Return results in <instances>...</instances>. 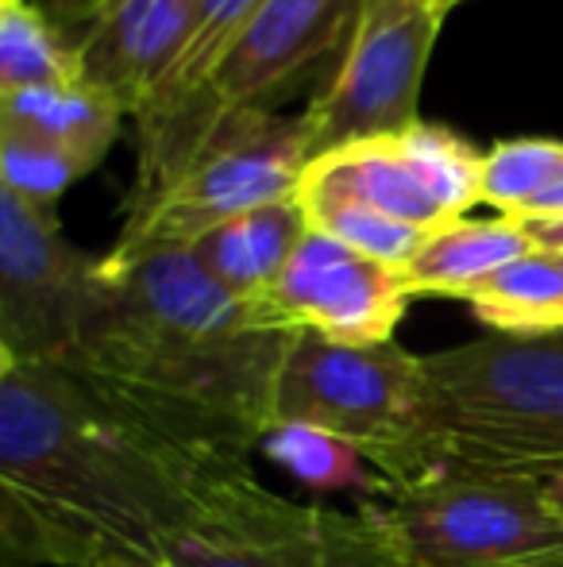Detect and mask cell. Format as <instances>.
Here are the masks:
<instances>
[{
  "instance_id": "1",
  "label": "cell",
  "mask_w": 563,
  "mask_h": 567,
  "mask_svg": "<svg viewBox=\"0 0 563 567\" xmlns=\"http://www.w3.org/2000/svg\"><path fill=\"white\" fill-rule=\"evenodd\" d=\"M293 337L220 286L194 247H143L101 255L82 348L51 367L217 486L263 449Z\"/></svg>"
},
{
  "instance_id": "2",
  "label": "cell",
  "mask_w": 563,
  "mask_h": 567,
  "mask_svg": "<svg viewBox=\"0 0 563 567\" xmlns=\"http://www.w3.org/2000/svg\"><path fill=\"white\" fill-rule=\"evenodd\" d=\"M212 491L51 363H0L4 567L166 564Z\"/></svg>"
},
{
  "instance_id": "3",
  "label": "cell",
  "mask_w": 563,
  "mask_h": 567,
  "mask_svg": "<svg viewBox=\"0 0 563 567\" xmlns=\"http://www.w3.org/2000/svg\"><path fill=\"white\" fill-rule=\"evenodd\" d=\"M563 467V332L490 337L421 355V478Z\"/></svg>"
},
{
  "instance_id": "4",
  "label": "cell",
  "mask_w": 563,
  "mask_h": 567,
  "mask_svg": "<svg viewBox=\"0 0 563 567\" xmlns=\"http://www.w3.org/2000/svg\"><path fill=\"white\" fill-rule=\"evenodd\" d=\"M359 8L363 0H263L209 82L170 116L136 127V186L124 217L158 202L228 120L271 113L316 62L347 51Z\"/></svg>"
},
{
  "instance_id": "5",
  "label": "cell",
  "mask_w": 563,
  "mask_h": 567,
  "mask_svg": "<svg viewBox=\"0 0 563 567\" xmlns=\"http://www.w3.org/2000/svg\"><path fill=\"white\" fill-rule=\"evenodd\" d=\"M271 425H309L367 455L386 491L421 475V355L398 343L298 332L274 382Z\"/></svg>"
},
{
  "instance_id": "6",
  "label": "cell",
  "mask_w": 563,
  "mask_h": 567,
  "mask_svg": "<svg viewBox=\"0 0 563 567\" xmlns=\"http://www.w3.org/2000/svg\"><path fill=\"white\" fill-rule=\"evenodd\" d=\"M402 567H518L563 556V517L541 478L432 475L371 506Z\"/></svg>"
},
{
  "instance_id": "7",
  "label": "cell",
  "mask_w": 563,
  "mask_h": 567,
  "mask_svg": "<svg viewBox=\"0 0 563 567\" xmlns=\"http://www.w3.org/2000/svg\"><path fill=\"white\" fill-rule=\"evenodd\" d=\"M170 567H402L375 509H329L267 491L256 471L205 491Z\"/></svg>"
},
{
  "instance_id": "8",
  "label": "cell",
  "mask_w": 563,
  "mask_h": 567,
  "mask_svg": "<svg viewBox=\"0 0 563 567\" xmlns=\"http://www.w3.org/2000/svg\"><path fill=\"white\" fill-rule=\"evenodd\" d=\"M309 143L301 120L243 113L228 120L178 182L143 213L124 217L113 251L194 247L212 228L301 194Z\"/></svg>"
},
{
  "instance_id": "9",
  "label": "cell",
  "mask_w": 563,
  "mask_h": 567,
  "mask_svg": "<svg viewBox=\"0 0 563 567\" xmlns=\"http://www.w3.org/2000/svg\"><path fill=\"white\" fill-rule=\"evenodd\" d=\"M440 28L444 16L417 0H363L329 90L298 116L309 163L352 143L398 140L421 124L417 105Z\"/></svg>"
},
{
  "instance_id": "10",
  "label": "cell",
  "mask_w": 563,
  "mask_h": 567,
  "mask_svg": "<svg viewBox=\"0 0 563 567\" xmlns=\"http://www.w3.org/2000/svg\"><path fill=\"white\" fill-rule=\"evenodd\" d=\"M97 290L101 259L62 236L59 213L0 189V363H66Z\"/></svg>"
},
{
  "instance_id": "11",
  "label": "cell",
  "mask_w": 563,
  "mask_h": 567,
  "mask_svg": "<svg viewBox=\"0 0 563 567\" xmlns=\"http://www.w3.org/2000/svg\"><path fill=\"white\" fill-rule=\"evenodd\" d=\"M409 301L414 293L398 267L367 259L309 228L274 290L267 293L263 313L282 329L367 348L394 340Z\"/></svg>"
},
{
  "instance_id": "12",
  "label": "cell",
  "mask_w": 563,
  "mask_h": 567,
  "mask_svg": "<svg viewBox=\"0 0 563 567\" xmlns=\"http://www.w3.org/2000/svg\"><path fill=\"white\" fill-rule=\"evenodd\" d=\"M197 0H93L74 39L93 90L139 116L178 66Z\"/></svg>"
},
{
  "instance_id": "13",
  "label": "cell",
  "mask_w": 563,
  "mask_h": 567,
  "mask_svg": "<svg viewBox=\"0 0 563 567\" xmlns=\"http://www.w3.org/2000/svg\"><path fill=\"white\" fill-rule=\"evenodd\" d=\"M301 194L352 197V202L371 205V209L421 231L451 225L448 213L436 205V197L417 178L409 158L402 155L398 140L352 143V147H340L313 158L305 166V178H301Z\"/></svg>"
},
{
  "instance_id": "14",
  "label": "cell",
  "mask_w": 563,
  "mask_h": 567,
  "mask_svg": "<svg viewBox=\"0 0 563 567\" xmlns=\"http://www.w3.org/2000/svg\"><path fill=\"white\" fill-rule=\"evenodd\" d=\"M305 231L309 217L301 209V197H290L212 228L209 236L197 239L194 251L220 286H228L240 301L263 309L267 293L282 278Z\"/></svg>"
},
{
  "instance_id": "15",
  "label": "cell",
  "mask_w": 563,
  "mask_h": 567,
  "mask_svg": "<svg viewBox=\"0 0 563 567\" xmlns=\"http://www.w3.org/2000/svg\"><path fill=\"white\" fill-rule=\"evenodd\" d=\"M536 251L533 239L521 220L513 217H490L471 220L459 217L451 225L428 231L421 251L406 262V278L414 298H456L463 301L475 286H482L490 275L510 267L513 259Z\"/></svg>"
},
{
  "instance_id": "16",
  "label": "cell",
  "mask_w": 563,
  "mask_h": 567,
  "mask_svg": "<svg viewBox=\"0 0 563 567\" xmlns=\"http://www.w3.org/2000/svg\"><path fill=\"white\" fill-rule=\"evenodd\" d=\"M124 105L108 93L93 90L90 82L51 85V90H23L0 97V124H15L23 132L46 135L74 155L101 166L116 140H121Z\"/></svg>"
},
{
  "instance_id": "17",
  "label": "cell",
  "mask_w": 563,
  "mask_h": 567,
  "mask_svg": "<svg viewBox=\"0 0 563 567\" xmlns=\"http://www.w3.org/2000/svg\"><path fill=\"white\" fill-rule=\"evenodd\" d=\"M467 309L498 337L563 332V259L529 251L467 293Z\"/></svg>"
},
{
  "instance_id": "18",
  "label": "cell",
  "mask_w": 563,
  "mask_h": 567,
  "mask_svg": "<svg viewBox=\"0 0 563 567\" xmlns=\"http://www.w3.org/2000/svg\"><path fill=\"white\" fill-rule=\"evenodd\" d=\"M85 82L74 39L31 0H0V97Z\"/></svg>"
},
{
  "instance_id": "19",
  "label": "cell",
  "mask_w": 563,
  "mask_h": 567,
  "mask_svg": "<svg viewBox=\"0 0 563 567\" xmlns=\"http://www.w3.org/2000/svg\"><path fill=\"white\" fill-rule=\"evenodd\" d=\"M263 0H197L194 23H189V39L181 47L178 66L170 70L166 85L155 93L147 109L136 116V127H147L155 120L170 116L174 109H181L205 82L212 78V70L220 66V59L228 54V47L236 43L248 20L256 16V8Z\"/></svg>"
},
{
  "instance_id": "20",
  "label": "cell",
  "mask_w": 563,
  "mask_h": 567,
  "mask_svg": "<svg viewBox=\"0 0 563 567\" xmlns=\"http://www.w3.org/2000/svg\"><path fill=\"white\" fill-rule=\"evenodd\" d=\"M398 143L448 220L467 217V209L482 205V155L467 140L421 120L406 135H398Z\"/></svg>"
},
{
  "instance_id": "21",
  "label": "cell",
  "mask_w": 563,
  "mask_h": 567,
  "mask_svg": "<svg viewBox=\"0 0 563 567\" xmlns=\"http://www.w3.org/2000/svg\"><path fill=\"white\" fill-rule=\"evenodd\" d=\"M301 209L309 217V228L324 231V236L340 239L352 251L367 255L375 262H386V267L406 270V262L421 251L428 231L402 225V220L386 217V213L371 209V205H359L352 197H321V194H298Z\"/></svg>"
},
{
  "instance_id": "22",
  "label": "cell",
  "mask_w": 563,
  "mask_h": 567,
  "mask_svg": "<svg viewBox=\"0 0 563 567\" xmlns=\"http://www.w3.org/2000/svg\"><path fill=\"white\" fill-rule=\"evenodd\" d=\"M90 171V158L74 155L62 143L23 132L15 124H0V189H8V194L54 209L62 194L77 186Z\"/></svg>"
},
{
  "instance_id": "23",
  "label": "cell",
  "mask_w": 563,
  "mask_h": 567,
  "mask_svg": "<svg viewBox=\"0 0 563 567\" xmlns=\"http://www.w3.org/2000/svg\"><path fill=\"white\" fill-rule=\"evenodd\" d=\"M274 463H282L290 475H298L301 483L316 486V491H344V486H383L378 471H363L371 467L367 455L359 449H352L347 441L321 429L309 425H271L263 436V449Z\"/></svg>"
},
{
  "instance_id": "24",
  "label": "cell",
  "mask_w": 563,
  "mask_h": 567,
  "mask_svg": "<svg viewBox=\"0 0 563 567\" xmlns=\"http://www.w3.org/2000/svg\"><path fill=\"white\" fill-rule=\"evenodd\" d=\"M563 166V140H502L482 155V205L498 217H525Z\"/></svg>"
},
{
  "instance_id": "25",
  "label": "cell",
  "mask_w": 563,
  "mask_h": 567,
  "mask_svg": "<svg viewBox=\"0 0 563 567\" xmlns=\"http://www.w3.org/2000/svg\"><path fill=\"white\" fill-rule=\"evenodd\" d=\"M533 239L536 251H552L563 255V217H544V220H521Z\"/></svg>"
},
{
  "instance_id": "26",
  "label": "cell",
  "mask_w": 563,
  "mask_h": 567,
  "mask_svg": "<svg viewBox=\"0 0 563 567\" xmlns=\"http://www.w3.org/2000/svg\"><path fill=\"white\" fill-rule=\"evenodd\" d=\"M544 217H563V166L556 178H552V186L544 189V194L529 205L525 217H518V220H544Z\"/></svg>"
},
{
  "instance_id": "27",
  "label": "cell",
  "mask_w": 563,
  "mask_h": 567,
  "mask_svg": "<svg viewBox=\"0 0 563 567\" xmlns=\"http://www.w3.org/2000/svg\"><path fill=\"white\" fill-rule=\"evenodd\" d=\"M541 486H544V498L552 502V509L563 517V467L560 471H552L549 478H541Z\"/></svg>"
},
{
  "instance_id": "28",
  "label": "cell",
  "mask_w": 563,
  "mask_h": 567,
  "mask_svg": "<svg viewBox=\"0 0 563 567\" xmlns=\"http://www.w3.org/2000/svg\"><path fill=\"white\" fill-rule=\"evenodd\" d=\"M417 4H425V8H432V12H440V16H448L451 8L459 4V0H417Z\"/></svg>"
},
{
  "instance_id": "29",
  "label": "cell",
  "mask_w": 563,
  "mask_h": 567,
  "mask_svg": "<svg viewBox=\"0 0 563 567\" xmlns=\"http://www.w3.org/2000/svg\"><path fill=\"white\" fill-rule=\"evenodd\" d=\"M518 567H563V556H552V560H536V564H518Z\"/></svg>"
},
{
  "instance_id": "30",
  "label": "cell",
  "mask_w": 563,
  "mask_h": 567,
  "mask_svg": "<svg viewBox=\"0 0 563 567\" xmlns=\"http://www.w3.org/2000/svg\"><path fill=\"white\" fill-rule=\"evenodd\" d=\"M116 567H170V564H116Z\"/></svg>"
},
{
  "instance_id": "31",
  "label": "cell",
  "mask_w": 563,
  "mask_h": 567,
  "mask_svg": "<svg viewBox=\"0 0 563 567\" xmlns=\"http://www.w3.org/2000/svg\"><path fill=\"white\" fill-rule=\"evenodd\" d=\"M560 259H563V255H560Z\"/></svg>"
}]
</instances>
